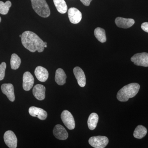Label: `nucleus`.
<instances>
[{"mask_svg":"<svg viewBox=\"0 0 148 148\" xmlns=\"http://www.w3.org/2000/svg\"><path fill=\"white\" fill-rule=\"evenodd\" d=\"M115 22L118 27L123 29H127L134 25L135 20L132 18L118 17L116 18Z\"/></svg>","mask_w":148,"mask_h":148,"instance_id":"4468645a","label":"nucleus"},{"mask_svg":"<svg viewBox=\"0 0 148 148\" xmlns=\"http://www.w3.org/2000/svg\"><path fill=\"white\" fill-rule=\"evenodd\" d=\"M73 73L79 85L84 87L86 84V79L83 71L79 67H76L73 69Z\"/></svg>","mask_w":148,"mask_h":148,"instance_id":"ddd939ff","label":"nucleus"},{"mask_svg":"<svg viewBox=\"0 0 148 148\" xmlns=\"http://www.w3.org/2000/svg\"><path fill=\"white\" fill-rule=\"evenodd\" d=\"M94 35L99 41L104 43L106 41V32L104 29L98 27L94 30Z\"/></svg>","mask_w":148,"mask_h":148,"instance_id":"412c9836","label":"nucleus"},{"mask_svg":"<svg viewBox=\"0 0 148 148\" xmlns=\"http://www.w3.org/2000/svg\"><path fill=\"white\" fill-rule=\"evenodd\" d=\"M53 135L59 140H66L69 137V134L66 129L61 125H56L53 130Z\"/></svg>","mask_w":148,"mask_h":148,"instance_id":"9d476101","label":"nucleus"},{"mask_svg":"<svg viewBox=\"0 0 148 148\" xmlns=\"http://www.w3.org/2000/svg\"><path fill=\"white\" fill-rule=\"evenodd\" d=\"M141 28L145 32L148 33V22H145L141 25Z\"/></svg>","mask_w":148,"mask_h":148,"instance_id":"393cba45","label":"nucleus"},{"mask_svg":"<svg viewBox=\"0 0 148 148\" xmlns=\"http://www.w3.org/2000/svg\"><path fill=\"white\" fill-rule=\"evenodd\" d=\"M21 63V60L19 57L16 53H13L10 59L11 68L13 70H16L19 68Z\"/></svg>","mask_w":148,"mask_h":148,"instance_id":"4be33fe9","label":"nucleus"},{"mask_svg":"<svg viewBox=\"0 0 148 148\" xmlns=\"http://www.w3.org/2000/svg\"><path fill=\"white\" fill-rule=\"evenodd\" d=\"M29 113L32 116L37 117L39 119L44 120L47 116V112L44 110L37 107H30L29 110Z\"/></svg>","mask_w":148,"mask_h":148,"instance_id":"9b49d317","label":"nucleus"},{"mask_svg":"<svg viewBox=\"0 0 148 148\" xmlns=\"http://www.w3.org/2000/svg\"><path fill=\"white\" fill-rule=\"evenodd\" d=\"M21 36H22V34L20 35V36H19V37H20V38H21Z\"/></svg>","mask_w":148,"mask_h":148,"instance_id":"cd10ccee","label":"nucleus"},{"mask_svg":"<svg viewBox=\"0 0 148 148\" xmlns=\"http://www.w3.org/2000/svg\"><path fill=\"white\" fill-rule=\"evenodd\" d=\"M11 5L10 1H7L5 3L0 1V14L3 15L7 14Z\"/></svg>","mask_w":148,"mask_h":148,"instance_id":"5701e85b","label":"nucleus"},{"mask_svg":"<svg viewBox=\"0 0 148 148\" xmlns=\"http://www.w3.org/2000/svg\"><path fill=\"white\" fill-rule=\"evenodd\" d=\"M131 61L136 66L148 67V53L143 52L135 54L131 58Z\"/></svg>","mask_w":148,"mask_h":148,"instance_id":"39448f33","label":"nucleus"},{"mask_svg":"<svg viewBox=\"0 0 148 148\" xmlns=\"http://www.w3.org/2000/svg\"><path fill=\"white\" fill-rule=\"evenodd\" d=\"M140 89V85L133 83L123 86L118 92L117 98L121 102H126L130 98L135 97Z\"/></svg>","mask_w":148,"mask_h":148,"instance_id":"f03ea898","label":"nucleus"},{"mask_svg":"<svg viewBox=\"0 0 148 148\" xmlns=\"http://www.w3.org/2000/svg\"><path fill=\"white\" fill-rule=\"evenodd\" d=\"M88 143L93 147L104 148L108 144L109 140L106 136H93L89 138Z\"/></svg>","mask_w":148,"mask_h":148,"instance_id":"20e7f679","label":"nucleus"},{"mask_svg":"<svg viewBox=\"0 0 148 148\" xmlns=\"http://www.w3.org/2000/svg\"><path fill=\"white\" fill-rule=\"evenodd\" d=\"M147 130L145 127L142 125H139L136 127L133 133V136L135 138L141 139L147 135Z\"/></svg>","mask_w":148,"mask_h":148,"instance_id":"aec40b11","label":"nucleus"},{"mask_svg":"<svg viewBox=\"0 0 148 148\" xmlns=\"http://www.w3.org/2000/svg\"><path fill=\"white\" fill-rule=\"evenodd\" d=\"M46 88L41 84H37L33 89V93L35 98L39 101H42L45 98Z\"/></svg>","mask_w":148,"mask_h":148,"instance_id":"dca6fc26","label":"nucleus"},{"mask_svg":"<svg viewBox=\"0 0 148 148\" xmlns=\"http://www.w3.org/2000/svg\"><path fill=\"white\" fill-rule=\"evenodd\" d=\"M21 40L22 45L31 52H35L37 51L42 52L44 50V42L34 32H24L22 34Z\"/></svg>","mask_w":148,"mask_h":148,"instance_id":"f257e3e1","label":"nucleus"},{"mask_svg":"<svg viewBox=\"0 0 148 148\" xmlns=\"http://www.w3.org/2000/svg\"><path fill=\"white\" fill-rule=\"evenodd\" d=\"M67 77L64 70L58 69L56 72L55 80L56 82L59 85H63L66 83Z\"/></svg>","mask_w":148,"mask_h":148,"instance_id":"f3484780","label":"nucleus"},{"mask_svg":"<svg viewBox=\"0 0 148 148\" xmlns=\"http://www.w3.org/2000/svg\"><path fill=\"white\" fill-rule=\"evenodd\" d=\"M3 93L6 95L9 100L11 102L15 100V95L13 85L11 84H3L1 86Z\"/></svg>","mask_w":148,"mask_h":148,"instance_id":"f8f14e48","label":"nucleus"},{"mask_svg":"<svg viewBox=\"0 0 148 148\" xmlns=\"http://www.w3.org/2000/svg\"><path fill=\"white\" fill-rule=\"evenodd\" d=\"M61 119L65 126L69 130L74 129L75 127V120L72 114L67 110L62 112L61 114Z\"/></svg>","mask_w":148,"mask_h":148,"instance_id":"423d86ee","label":"nucleus"},{"mask_svg":"<svg viewBox=\"0 0 148 148\" xmlns=\"http://www.w3.org/2000/svg\"><path fill=\"white\" fill-rule=\"evenodd\" d=\"M57 11L61 14H65L68 10V6L65 0H53Z\"/></svg>","mask_w":148,"mask_h":148,"instance_id":"6ab92c4d","label":"nucleus"},{"mask_svg":"<svg viewBox=\"0 0 148 148\" xmlns=\"http://www.w3.org/2000/svg\"><path fill=\"white\" fill-rule=\"evenodd\" d=\"M1 16H0V22H1Z\"/></svg>","mask_w":148,"mask_h":148,"instance_id":"bb28decb","label":"nucleus"},{"mask_svg":"<svg viewBox=\"0 0 148 148\" xmlns=\"http://www.w3.org/2000/svg\"><path fill=\"white\" fill-rule=\"evenodd\" d=\"M35 74L37 79L41 82H45L49 77L47 70L42 66H39L36 68Z\"/></svg>","mask_w":148,"mask_h":148,"instance_id":"2eb2a0df","label":"nucleus"},{"mask_svg":"<svg viewBox=\"0 0 148 148\" xmlns=\"http://www.w3.org/2000/svg\"><path fill=\"white\" fill-rule=\"evenodd\" d=\"M80 1L84 5L88 6L90 5V3L92 0H80Z\"/></svg>","mask_w":148,"mask_h":148,"instance_id":"a878e982","label":"nucleus"},{"mask_svg":"<svg viewBox=\"0 0 148 148\" xmlns=\"http://www.w3.org/2000/svg\"><path fill=\"white\" fill-rule=\"evenodd\" d=\"M33 9L40 16L47 18L49 16L50 11L46 0H31Z\"/></svg>","mask_w":148,"mask_h":148,"instance_id":"7ed1b4c3","label":"nucleus"},{"mask_svg":"<svg viewBox=\"0 0 148 148\" xmlns=\"http://www.w3.org/2000/svg\"><path fill=\"white\" fill-rule=\"evenodd\" d=\"M99 119L98 115L95 113H92L88 117V125L90 130H93L97 126Z\"/></svg>","mask_w":148,"mask_h":148,"instance_id":"a211bd4d","label":"nucleus"},{"mask_svg":"<svg viewBox=\"0 0 148 148\" xmlns=\"http://www.w3.org/2000/svg\"><path fill=\"white\" fill-rule=\"evenodd\" d=\"M6 64L5 62H2L0 65V81L3 79L5 75V71Z\"/></svg>","mask_w":148,"mask_h":148,"instance_id":"b1692460","label":"nucleus"},{"mask_svg":"<svg viewBox=\"0 0 148 148\" xmlns=\"http://www.w3.org/2000/svg\"><path fill=\"white\" fill-rule=\"evenodd\" d=\"M34 82V79L32 74L29 72H26L23 77V89L26 91L31 90Z\"/></svg>","mask_w":148,"mask_h":148,"instance_id":"1a4fd4ad","label":"nucleus"},{"mask_svg":"<svg viewBox=\"0 0 148 148\" xmlns=\"http://www.w3.org/2000/svg\"><path fill=\"white\" fill-rule=\"evenodd\" d=\"M4 140L8 147L16 148L17 147V138L15 134L11 130H8L5 133Z\"/></svg>","mask_w":148,"mask_h":148,"instance_id":"0eeeda50","label":"nucleus"},{"mask_svg":"<svg viewBox=\"0 0 148 148\" xmlns=\"http://www.w3.org/2000/svg\"><path fill=\"white\" fill-rule=\"evenodd\" d=\"M68 16L71 23L77 24L81 21L82 14L79 10L75 8H71L68 11Z\"/></svg>","mask_w":148,"mask_h":148,"instance_id":"6e6552de","label":"nucleus"}]
</instances>
